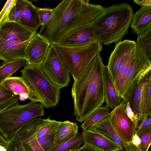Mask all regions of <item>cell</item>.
<instances>
[{"mask_svg": "<svg viewBox=\"0 0 151 151\" xmlns=\"http://www.w3.org/2000/svg\"><path fill=\"white\" fill-rule=\"evenodd\" d=\"M127 102L124 100L110 112V120L114 129L123 142H131L135 133L136 125L127 116L126 107Z\"/></svg>", "mask_w": 151, "mask_h": 151, "instance_id": "ba28073f", "label": "cell"}, {"mask_svg": "<svg viewBox=\"0 0 151 151\" xmlns=\"http://www.w3.org/2000/svg\"><path fill=\"white\" fill-rule=\"evenodd\" d=\"M110 109L105 106H101L91 113L81 126L83 131L92 127L95 124L110 115Z\"/></svg>", "mask_w": 151, "mask_h": 151, "instance_id": "484cf974", "label": "cell"}, {"mask_svg": "<svg viewBox=\"0 0 151 151\" xmlns=\"http://www.w3.org/2000/svg\"><path fill=\"white\" fill-rule=\"evenodd\" d=\"M37 10L41 25L48 20L53 12L52 9L48 7L39 8L37 7Z\"/></svg>", "mask_w": 151, "mask_h": 151, "instance_id": "e575fe53", "label": "cell"}, {"mask_svg": "<svg viewBox=\"0 0 151 151\" xmlns=\"http://www.w3.org/2000/svg\"><path fill=\"white\" fill-rule=\"evenodd\" d=\"M88 0H63L53 9L52 15L41 25L38 33L51 44L57 45L65 28L73 17L87 4Z\"/></svg>", "mask_w": 151, "mask_h": 151, "instance_id": "3957f363", "label": "cell"}, {"mask_svg": "<svg viewBox=\"0 0 151 151\" xmlns=\"http://www.w3.org/2000/svg\"><path fill=\"white\" fill-rule=\"evenodd\" d=\"M136 48L134 41L126 39L116 43L106 66V69L114 83L117 79L127 57Z\"/></svg>", "mask_w": 151, "mask_h": 151, "instance_id": "9c48e42d", "label": "cell"}, {"mask_svg": "<svg viewBox=\"0 0 151 151\" xmlns=\"http://www.w3.org/2000/svg\"><path fill=\"white\" fill-rule=\"evenodd\" d=\"M44 107L40 103L19 104L0 112V132L8 142L16 136L20 129L31 120L43 116Z\"/></svg>", "mask_w": 151, "mask_h": 151, "instance_id": "277c9868", "label": "cell"}, {"mask_svg": "<svg viewBox=\"0 0 151 151\" xmlns=\"http://www.w3.org/2000/svg\"><path fill=\"white\" fill-rule=\"evenodd\" d=\"M50 118V116L46 119H42L38 129L35 134L24 139L23 141L24 142L30 141L41 136L55 132L61 122L51 119Z\"/></svg>", "mask_w": 151, "mask_h": 151, "instance_id": "d4e9b609", "label": "cell"}, {"mask_svg": "<svg viewBox=\"0 0 151 151\" xmlns=\"http://www.w3.org/2000/svg\"><path fill=\"white\" fill-rule=\"evenodd\" d=\"M136 50V48L127 57L120 70L118 77L114 83L117 91L120 97L126 76L130 64L135 56Z\"/></svg>", "mask_w": 151, "mask_h": 151, "instance_id": "f1b7e54d", "label": "cell"}, {"mask_svg": "<svg viewBox=\"0 0 151 151\" xmlns=\"http://www.w3.org/2000/svg\"><path fill=\"white\" fill-rule=\"evenodd\" d=\"M133 1L141 7L151 6V0H133Z\"/></svg>", "mask_w": 151, "mask_h": 151, "instance_id": "b9f144b4", "label": "cell"}, {"mask_svg": "<svg viewBox=\"0 0 151 151\" xmlns=\"http://www.w3.org/2000/svg\"><path fill=\"white\" fill-rule=\"evenodd\" d=\"M26 150L31 151H45L40 146L36 139L23 143Z\"/></svg>", "mask_w": 151, "mask_h": 151, "instance_id": "74e56055", "label": "cell"}, {"mask_svg": "<svg viewBox=\"0 0 151 151\" xmlns=\"http://www.w3.org/2000/svg\"><path fill=\"white\" fill-rule=\"evenodd\" d=\"M132 31L139 35L151 27V6H141L134 14L131 24Z\"/></svg>", "mask_w": 151, "mask_h": 151, "instance_id": "d6986e66", "label": "cell"}, {"mask_svg": "<svg viewBox=\"0 0 151 151\" xmlns=\"http://www.w3.org/2000/svg\"><path fill=\"white\" fill-rule=\"evenodd\" d=\"M76 151H100L93 147L86 144H84Z\"/></svg>", "mask_w": 151, "mask_h": 151, "instance_id": "60d3db41", "label": "cell"}, {"mask_svg": "<svg viewBox=\"0 0 151 151\" xmlns=\"http://www.w3.org/2000/svg\"><path fill=\"white\" fill-rule=\"evenodd\" d=\"M110 118V115H109L88 129L101 133L116 143L120 147L121 151H129L126 143L121 139L114 129L111 124Z\"/></svg>", "mask_w": 151, "mask_h": 151, "instance_id": "ac0fdd59", "label": "cell"}, {"mask_svg": "<svg viewBox=\"0 0 151 151\" xmlns=\"http://www.w3.org/2000/svg\"><path fill=\"white\" fill-rule=\"evenodd\" d=\"M92 24L81 27L69 34L56 45L66 47L76 46L96 41L93 35Z\"/></svg>", "mask_w": 151, "mask_h": 151, "instance_id": "2e32d148", "label": "cell"}, {"mask_svg": "<svg viewBox=\"0 0 151 151\" xmlns=\"http://www.w3.org/2000/svg\"><path fill=\"white\" fill-rule=\"evenodd\" d=\"M0 151H7L6 148L0 145Z\"/></svg>", "mask_w": 151, "mask_h": 151, "instance_id": "bcb514c9", "label": "cell"}, {"mask_svg": "<svg viewBox=\"0 0 151 151\" xmlns=\"http://www.w3.org/2000/svg\"><path fill=\"white\" fill-rule=\"evenodd\" d=\"M15 95L22 99H28L31 101L41 103L42 100L22 77L10 76L1 83Z\"/></svg>", "mask_w": 151, "mask_h": 151, "instance_id": "5bb4252c", "label": "cell"}, {"mask_svg": "<svg viewBox=\"0 0 151 151\" xmlns=\"http://www.w3.org/2000/svg\"><path fill=\"white\" fill-rule=\"evenodd\" d=\"M51 45L45 37L36 33L26 48V58L28 64L41 65L46 58Z\"/></svg>", "mask_w": 151, "mask_h": 151, "instance_id": "8fae6325", "label": "cell"}, {"mask_svg": "<svg viewBox=\"0 0 151 151\" xmlns=\"http://www.w3.org/2000/svg\"><path fill=\"white\" fill-rule=\"evenodd\" d=\"M83 143H84L83 134L82 132H78L73 138L55 146L49 151H76Z\"/></svg>", "mask_w": 151, "mask_h": 151, "instance_id": "83f0119b", "label": "cell"}, {"mask_svg": "<svg viewBox=\"0 0 151 151\" xmlns=\"http://www.w3.org/2000/svg\"><path fill=\"white\" fill-rule=\"evenodd\" d=\"M136 46L141 50L146 58L151 62V27L137 35Z\"/></svg>", "mask_w": 151, "mask_h": 151, "instance_id": "4316f807", "label": "cell"}, {"mask_svg": "<svg viewBox=\"0 0 151 151\" xmlns=\"http://www.w3.org/2000/svg\"><path fill=\"white\" fill-rule=\"evenodd\" d=\"M18 96L0 103V112L14 105L19 104Z\"/></svg>", "mask_w": 151, "mask_h": 151, "instance_id": "f35d334b", "label": "cell"}, {"mask_svg": "<svg viewBox=\"0 0 151 151\" xmlns=\"http://www.w3.org/2000/svg\"><path fill=\"white\" fill-rule=\"evenodd\" d=\"M150 77V70H147L141 73L126 92L122 99L126 102H129L132 110L138 120L139 103L142 88Z\"/></svg>", "mask_w": 151, "mask_h": 151, "instance_id": "4fadbf2b", "label": "cell"}, {"mask_svg": "<svg viewBox=\"0 0 151 151\" xmlns=\"http://www.w3.org/2000/svg\"><path fill=\"white\" fill-rule=\"evenodd\" d=\"M131 142L133 144L137 147L140 144L141 140L140 137L136 133L133 135Z\"/></svg>", "mask_w": 151, "mask_h": 151, "instance_id": "ee69618b", "label": "cell"}, {"mask_svg": "<svg viewBox=\"0 0 151 151\" xmlns=\"http://www.w3.org/2000/svg\"><path fill=\"white\" fill-rule=\"evenodd\" d=\"M150 126H151V116L145 115L143 119L138 122L135 133H136L140 137Z\"/></svg>", "mask_w": 151, "mask_h": 151, "instance_id": "836d02e7", "label": "cell"}, {"mask_svg": "<svg viewBox=\"0 0 151 151\" xmlns=\"http://www.w3.org/2000/svg\"><path fill=\"white\" fill-rule=\"evenodd\" d=\"M55 45L74 81L82 75L103 48L102 44L97 41L76 46Z\"/></svg>", "mask_w": 151, "mask_h": 151, "instance_id": "5b68a950", "label": "cell"}, {"mask_svg": "<svg viewBox=\"0 0 151 151\" xmlns=\"http://www.w3.org/2000/svg\"><path fill=\"white\" fill-rule=\"evenodd\" d=\"M29 42H22L0 37V60L8 62L18 59H26V50Z\"/></svg>", "mask_w": 151, "mask_h": 151, "instance_id": "9a60e30c", "label": "cell"}, {"mask_svg": "<svg viewBox=\"0 0 151 151\" xmlns=\"http://www.w3.org/2000/svg\"><path fill=\"white\" fill-rule=\"evenodd\" d=\"M126 110L127 116L133 122L135 123L136 127L138 122V120L132 110L130 105L129 102H127V104Z\"/></svg>", "mask_w": 151, "mask_h": 151, "instance_id": "ab89813d", "label": "cell"}, {"mask_svg": "<svg viewBox=\"0 0 151 151\" xmlns=\"http://www.w3.org/2000/svg\"><path fill=\"white\" fill-rule=\"evenodd\" d=\"M55 132L41 136L37 138L40 146L45 151H49L55 146L54 140Z\"/></svg>", "mask_w": 151, "mask_h": 151, "instance_id": "4dcf8cb0", "label": "cell"}, {"mask_svg": "<svg viewBox=\"0 0 151 151\" xmlns=\"http://www.w3.org/2000/svg\"><path fill=\"white\" fill-rule=\"evenodd\" d=\"M17 96L0 83V103Z\"/></svg>", "mask_w": 151, "mask_h": 151, "instance_id": "8d00e7d4", "label": "cell"}, {"mask_svg": "<svg viewBox=\"0 0 151 151\" xmlns=\"http://www.w3.org/2000/svg\"><path fill=\"white\" fill-rule=\"evenodd\" d=\"M21 72L22 77L40 98L44 107L49 109L56 106L60 98L61 88L51 81L41 65L28 64Z\"/></svg>", "mask_w": 151, "mask_h": 151, "instance_id": "8992f818", "label": "cell"}, {"mask_svg": "<svg viewBox=\"0 0 151 151\" xmlns=\"http://www.w3.org/2000/svg\"><path fill=\"white\" fill-rule=\"evenodd\" d=\"M78 131V126L77 123L68 120L61 122L54 133L55 145H60L73 138L76 135Z\"/></svg>", "mask_w": 151, "mask_h": 151, "instance_id": "44dd1931", "label": "cell"}, {"mask_svg": "<svg viewBox=\"0 0 151 151\" xmlns=\"http://www.w3.org/2000/svg\"><path fill=\"white\" fill-rule=\"evenodd\" d=\"M7 151H27L23 143L16 137L8 142L6 147Z\"/></svg>", "mask_w": 151, "mask_h": 151, "instance_id": "d590c367", "label": "cell"}, {"mask_svg": "<svg viewBox=\"0 0 151 151\" xmlns=\"http://www.w3.org/2000/svg\"><path fill=\"white\" fill-rule=\"evenodd\" d=\"M134 14L132 7L127 3L105 7L92 24L96 41L108 46L121 41L128 33Z\"/></svg>", "mask_w": 151, "mask_h": 151, "instance_id": "7a4b0ae2", "label": "cell"}, {"mask_svg": "<svg viewBox=\"0 0 151 151\" xmlns=\"http://www.w3.org/2000/svg\"><path fill=\"white\" fill-rule=\"evenodd\" d=\"M22 9V0H17L10 10L8 21L19 23Z\"/></svg>", "mask_w": 151, "mask_h": 151, "instance_id": "f546056e", "label": "cell"}, {"mask_svg": "<svg viewBox=\"0 0 151 151\" xmlns=\"http://www.w3.org/2000/svg\"><path fill=\"white\" fill-rule=\"evenodd\" d=\"M136 47L135 56L130 64L122 90L120 97L122 99L140 73L145 70L151 69V62L146 58L140 50Z\"/></svg>", "mask_w": 151, "mask_h": 151, "instance_id": "30bf717a", "label": "cell"}, {"mask_svg": "<svg viewBox=\"0 0 151 151\" xmlns=\"http://www.w3.org/2000/svg\"><path fill=\"white\" fill-rule=\"evenodd\" d=\"M126 145L129 151H141L138 147L133 144L131 142L126 143Z\"/></svg>", "mask_w": 151, "mask_h": 151, "instance_id": "7bdbcfd3", "label": "cell"}, {"mask_svg": "<svg viewBox=\"0 0 151 151\" xmlns=\"http://www.w3.org/2000/svg\"><path fill=\"white\" fill-rule=\"evenodd\" d=\"M36 33L34 30L15 22L8 21L0 27V37L22 42H29Z\"/></svg>", "mask_w": 151, "mask_h": 151, "instance_id": "7c38bea8", "label": "cell"}, {"mask_svg": "<svg viewBox=\"0 0 151 151\" xmlns=\"http://www.w3.org/2000/svg\"><path fill=\"white\" fill-rule=\"evenodd\" d=\"M84 143L89 145L100 151H120L118 145L101 133L91 129L82 132Z\"/></svg>", "mask_w": 151, "mask_h": 151, "instance_id": "e0dca14e", "label": "cell"}, {"mask_svg": "<svg viewBox=\"0 0 151 151\" xmlns=\"http://www.w3.org/2000/svg\"><path fill=\"white\" fill-rule=\"evenodd\" d=\"M41 66L51 81L61 88L69 84L70 81V73L54 45H51L46 58Z\"/></svg>", "mask_w": 151, "mask_h": 151, "instance_id": "52a82bcc", "label": "cell"}, {"mask_svg": "<svg viewBox=\"0 0 151 151\" xmlns=\"http://www.w3.org/2000/svg\"><path fill=\"white\" fill-rule=\"evenodd\" d=\"M106 69L99 53L80 77L73 83L71 90L73 116L80 123L105 102L104 76Z\"/></svg>", "mask_w": 151, "mask_h": 151, "instance_id": "6da1fadb", "label": "cell"}, {"mask_svg": "<svg viewBox=\"0 0 151 151\" xmlns=\"http://www.w3.org/2000/svg\"><path fill=\"white\" fill-rule=\"evenodd\" d=\"M141 142L138 147L141 151H148L151 142V126L140 136Z\"/></svg>", "mask_w": 151, "mask_h": 151, "instance_id": "1f68e13d", "label": "cell"}, {"mask_svg": "<svg viewBox=\"0 0 151 151\" xmlns=\"http://www.w3.org/2000/svg\"><path fill=\"white\" fill-rule=\"evenodd\" d=\"M17 0H8L6 1L4 6L0 12V27L4 23L8 21L10 10Z\"/></svg>", "mask_w": 151, "mask_h": 151, "instance_id": "d6a6232c", "label": "cell"}, {"mask_svg": "<svg viewBox=\"0 0 151 151\" xmlns=\"http://www.w3.org/2000/svg\"><path fill=\"white\" fill-rule=\"evenodd\" d=\"M104 87L105 106L113 109L120 104L122 99L119 95L106 69L104 73Z\"/></svg>", "mask_w": 151, "mask_h": 151, "instance_id": "7402d4cb", "label": "cell"}, {"mask_svg": "<svg viewBox=\"0 0 151 151\" xmlns=\"http://www.w3.org/2000/svg\"><path fill=\"white\" fill-rule=\"evenodd\" d=\"M151 77L143 86L140 99L138 122L142 120L145 115L151 116Z\"/></svg>", "mask_w": 151, "mask_h": 151, "instance_id": "603a6c76", "label": "cell"}, {"mask_svg": "<svg viewBox=\"0 0 151 151\" xmlns=\"http://www.w3.org/2000/svg\"><path fill=\"white\" fill-rule=\"evenodd\" d=\"M23 9L19 23L36 32L40 26L37 7L28 0H22Z\"/></svg>", "mask_w": 151, "mask_h": 151, "instance_id": "ffe728a7", "label": "cell"}, {"mask_svg": "<svg viewBox=\"0 0 151 151\" xmlns=\"http://www.w3.org/2000/svg\"><path fill=\"white\" fill-rule=\"evenodd\" d=\"M8 142L0 134V145L5 147L6 148Z\"/></svg>", "mask_w": 151, "mask_h": 151, "instance_id": "f6af8a7d", "label": "cell"}, {"mask_svg": "<svg viewBox=\"0 0 151 151\" xmlns=\"http://www.w3.org/2000/svg\"><path fill=\"white\" fill-rule=\"evenodd\" d=\"M28 64L24 59H18L10 62L4 61L0 66V83L10 77L20 68Z\"/></svg>", "mask_w": 151, "mask_h": 151, "instance_id": "cb8c5ba5", "label": "cell"}]
</instances>
